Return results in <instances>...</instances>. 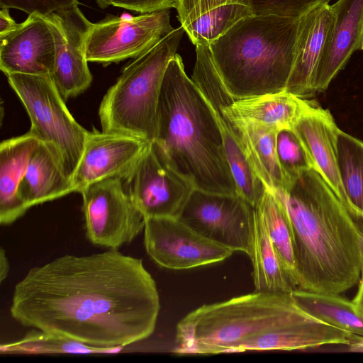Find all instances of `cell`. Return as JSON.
Returning <instances> with one entry per match:
<instances>
[{"instance_id":"1","label":"cell","mask_w":363,"mask_h":363,"mask_svg":"<svg viewBox=\"0 0 363 363\" xmlns=\"http://www.w3.org/2000/svg\"><path fill=\"white\" fill-rule=\"evenodd\" d=\"M160 309L143 260L108 249L31 268L14 287L10 312L26 327L122 349L153 333Z\"/></svg>"},{"instance_id":"2","label":"cell","mask_w":363,"mask_h":363,"mask_svg":"<svg viewBox=\"0 0 363 363\" xmlns=\"http://www.w3.org/2000/svg\"><path fill=\"white\" fill-rule=\"evenodd\" d=\"M292 228L297 289L340 294L359 282L363 265L362 227L315 169L272 191Z\"/></svg>"},{"instance_id":"3","label":"cell","mask_w":363,"mask_h":363,"mask_svg":"<svg viewBox=\"0 0 363 363\" xmlns=\"http://www.w3.org/2000/svg\"><path fill=\"white\" fill-rule=\"evenodd\" d=\"M168 164L195 189L238 195L220 130L200 89L176 54L166 69L153 142Z\"/></svg>"},{"instance_id":"4","label":"cell","mask_w":363,"mask_h":363,"mask_svg":"<svg viewBox=\"0 0 363 363\" xmlns=\"http://www.w3.org/2000/svg\"><path fill=\"white\" fill-rule=\"evenodd\" d=\"M298 21L251 15L209 45L215 67L235 99L286 89Z\"/></svg>"},{"instance_id":"5","label":"cell","mask_w":363,"mask_h":363,"mask_svg":"<svg viewBox=\"0 0 363 363\" xmlns=\"http://www.w3.org/2000/svg\"><path fill=\"white\" fill-rule=\"evenodd\" d=\"M303 311L291 294L258 291L191 311L177 325L178 354L253 351L263 336Z\"/></svg>"},{"instance_id":"6","label":"cell","mask_w":363,"mask_h":363,"mask_svg":"<svg viewBox=\"0 0 363 363\" xmlns=\"http://www.w3.org/2000/svg\"><path fill=\"white\" fill-rule=\"evenodd\" d=\"M184 32L182 26L174 28L123 68L101 101L98 114L102 131L155 141L163 77Z\"/></svg>"},{"instance_id":"7","label":"cell","mask_w":363,"mask_h":363,"mask_svg":"<svg viewBox=\"0 0 363 363\" xmlns=\"http://www.w3.org/2000/svg\"><path fill=\"white\" fill-rule=\"evenodd\" d=\"M6 77L30 117V130L50 150L72 182L89 131L71 115L50 74Z\"/></svg>"},{"instance_id":"8","label":"cell","mask_w":363,"mask_h":363,"mask_svg":"<svg viewBox=\"0 0 363 363\" xmlns=\"http://www.w3.org/2000/svg\"><path fill=\"white\" fill-rule=\"evenodd\" d=\"M80 193L86 235L92 244L117 250L144 230L145 218L134 204L123 179L99 181Z\"/></svg>"},{"instance_id":"9","label":"cell","mask_w":363,"mask_h":363,"mask_svg":"<svg viewBox=\"0 0 363 363\" xmlns=\"http://www.w3.org/2000/svg\"><path fill=\"white\" fill-rule=\"evenodd\" d=\"M255 207L239 195L194 189L178 220L233 252L251 253Z\"/></svg>"},{"instance_id":"10","label":"cell","mask_w":363,"mask_h":363,"mask_svg":"<svg viewBox=\"0 0 363 363\" xmlns=\"http://www.w3.org/2000/svg\"><path fill=\"white\" fill-rule=\"evenodd\" d=\"M174 29L169 9L125 18L108 15L92 23L86 38V59L106 66L137 58Z\"/></svg>"},{"instance_id":"11","label":"cell","mask_w":363,"mask_h":363,"mask_svg":"<svg viewBox=\"0 0 363 363\" xmlns=\"http://www.w3.org/2000/svg\"><path fill=\"white\" fill-rule=\"evenodd\" d=\"M191 79L213 111L238 194L255 207L266 189L246 158L236 125L225 112L223 101L228 89L215 67L208 46H196V62Z\"/></svg>"},{"instance_id":"12","label":"cell","mask_w":363,"mask_h":363,"mask_svg":"<svg viewBox=\"0 0 363 363\" xmlns=\"http://www.w3.org/2000/svg\"><path fill=\"white\" fill-rule=\"evenodd\" d=\"M123 181L145 218H177L195 189L168 164L153 142Z\"/></svg>"},{"instance_id":"13","label":"cell","mask_w":363,"mask_h":363,"mask_svg":"<svg viewBox=\"0 0 363 363\" xmlns=\"http://www.w3.org/2000/svg\"><path fill=\"white\" fill-rule=\"evenodd\" d=\"M144 245L150 257L162 267L182 270L220 262L234 252L174 218H145Z\"/></svg>"},{"instance_id":"14","label":"cell","mask_w":363,"mask_h":363,"mask_svg":"<svg viewBox=\"0 0 363 363\" xmlns=\"http://www.w3.org/2000/svg\"><path fill=\"white\" fill-rule=\"evenodd\" d=\"M61 31L49 16L33 13L0 37V69L6 76L20 73L51 74Z\"/></svg>"},{"instance_id":"15","label":"cell","mask_w":363,"mask_h":363,"mask_svg":"<svg viewBox=\"0 0 363 363\" xmlns=\"http://www.w3.org/2000/svg\"><path fill=\"white\" fill-rule=\"evenodd\" d=\"M150 143L128 135L89 131L82 157L72 179L74 191L109 178L124 180Z\"/></svg>"},{"instance_id":"16","label":"cell","mask_w":363,"mask_h":363,"mask_svg":"<svg viewBox=\"0 0 363 363\" xmlns=\"http://www.w3.org/2000/svg\"><path fill=\"white\" fill-rule=\"evenodd\" d=\"M48 16L57 23L61 31V40L50 77L66 101L84 92L92 82L86 55V38L92 23L77 5Z\"/></svg>"},{"instance_id":"17","label":"cell","mask_w":363,"mask_h":363,"mask_svg":"<svg viewBox=\"0 0 363 363\" xmlns=\"http://www.w3.org/2000/svg\"><path fill=\"white\" fill-rule=\"evenodd\" d=\"M293 130L307 148L315 170L351 211L338 169L337 140L341 130L330 112L310 100Z\"/></svg>"},{"instance_id":"18","label":"cell","mask_w":363,"mask_h":363,"mask_svg":"<svg viewBox=\"0 0 363 363\" xmlns=\"http://www.w3.org/2000/svg\"><path fill=\"white\" fill-rule=\"evenodd\" d=\"M333 24L329 4L317 6L299 18L294 62L286 86L295 96L308 99L315 95L314 79Z\"/></svg>"},{"instance_id":"19","label":"cell","mask_w":363,"mask_h":363,"mask_svg":"<svg viewBox=\"0 0 363 363\" xmlns=\"http://www.w3.org/2000/svg\"><path fill=\"white\" fill-rule=\"evenodd\" d=\"M333 24L319 62L313 83L314 94L326 90L359 48L363 30V0H337L331 5Z\"/></svg>"},{"instance_id":"20","label":"cell","mask_w":363,"mask_h":363,"mask_svg":"<svg viewBox=\"0 0 363 363\" xmlns=\"http://www.w3.org/2000/svg\"><path fill=\"white\" fill-rule=\"evenodd\" d=\"M174 8L196 46L209 47L239 21L253 15L242 0H177Z\"/></svg>"},{"instance_id":"21","label":"cell","mask_w":363,"mask_h":363,"mask_svg":"<svg viewBox=\"0 0 363 363\" xmlns=\"http://www.w3.org/2000/svg\"><path fill=\"white\" fill-rule=\"evenodd\" d=\"M309 101L286 89L240 99H235L228 90L223 108L231 118L279 131L292 130Z\"/></svg>"},{"instance_id":"22","label":"cell","mask_w":363,"mask_h":363,"mask_svg":"<svg viewBox=\"0 0 363 363\" xmlns=\"http://www.w3.org/2000/svg\"><path fill=\"white\" fill-rule=\"evenodd\" d=\"M30 130L3 140L0 144V223L9 225L28 208L18 196V187L26 172L30 156L39 145Z\"/></svg>"},{"instance_id":"23","label":"cell","mask_w":363,"mask_h":363,"mask_svg":"<svg viewBox=\"0 0 363 363\" xmlns=\"http://www.w3.org/2000/svg\"><path fill=\"white\" fill-rule=\"evenodd\" d=\"M229 118L238 129L245 155L252 169L265 189L273 191L289 188L291 181L282 169L277 153V135L279 131Z\"/></svg>"},{"instance_id":"24","label":"cell","mask_w":363,"mask_h":363,"mask_svg":"<svg viewBox=\"0 0 363 363\" xmlns=\"http://www.w3.org/2000/svg\"><path fill=\"white\" fill-rule=\"evenodd\" d=\"M74 192L50 150L40 142L32 153L26 172L18 187V196L29 209Z\"/></svg>"},{"instance_id":"25","label":"cell","mask_w":363,"mask_h":363,"mask_svg":"<svg viewBox=\"0 0 363 363\" xmlns=\"http://www.w3.org/2000/svg\"><path fill=\"white\" fill-rule=\"evenodd\" d=\"M250 258L255 291L291 294V282L272 245L265 223L255 208L253 237Z\"/></svg>"},{"instance_id":"26","label":"cell","mask_w":363,"mask_h":363,"mask_svg":"<svg viewBox=\"0 0 363 363\" xmlns=\"http://www.w3.org/2000/svg\"><path fill=\"white\" fill-rule=\"evenodd\" d=\"M295 302L313 317L328 325L363 337V315L352 301L340 294H325L296 289Z\"/></svg>"},{"instance_id":"27","label":"cell","mask_w":363,"mask_h":363,"mask_svg":"<svg viewBox=\"0 0 363 363\" xmlns=\"http://www.w3.org/2000/svg\"><path fill=\"white\" fill-rule=\"evenodd\" d=\"M255 208L263 218L270 240L284 269L298 289L293 232L284 206L272 191L266 189Z\"/></svg>"},{"instance_id":"28","label":"cell","mask_w":363,"mask_h":363,"mask_svg":"<svg viewBox=\"0 0 363 363\" xmlns=\"http://www.w3.org/2000/svg\"><path fill=\"white\" fill-rule=\"evenodd\" d=\"M337 162L342 184L352 213L363 218V141L342 130L337 140Z\"/></svg>"},{"instance_id":"29","label":"cell","mask_w":363,"mask_h":363,"mask_svg":"<svg viewBox=\"0 0 363 363\" xmlns=\"http://www.w3.org/2000/svg\"><path fill=\"white\" fill-rule=\"evenodd\" d=\"M121 350L94 347L38 329L18 341L1 345V353L18 354H104Z\"/></svg>"},{"instance_id":"30","label":"cell","mask_w":363,"mask_h":363,"mask_svg":"<svg viewBox=\"0 0 363 363\" xmlns=\"http://www.w3.org/2000/svg\"><path fill=\"white\" fill-rule=\"evenodd\" d=\"M277 153L281 168L291 182L301 172L315 169L307 148L293 129L277 133Z\"/></svg>"},{"instance_id":"31","label":"cell","mask_w":363,"mask_h":363,"mask_svg":"<svg viewBox=\"0 0 363 363\" xmlns=\"http://www.w3.org/2000/svg\"><path fill=\"white\" fill-rule=\"evenodd\" d=\"M251 9L253 15H274L299 18L311 9L330 0H242Z\"/></svg>"},{"instance_id":"32","label":"cell","mask_w":363,"mask_h":363,"mask_svg":"<svg viewBox=\"0 0 363 363\" xmlns=\"http://www.w3.org/2000/svg\"><path fill=\"white\" fill-rule=\"evenodd\" d=\"M78 5V0H0V7L16 9L28 15L46 16L53 12Z\"/></svg>"},{"instance_id":"33","label":"cell","mask_w":363,"mask_h":363,"mask_svg":"<svg viewBox=\"0 0 363 363\" xmlns=\"http://www.w3.org/2000/svg\"><path fill=\"white\" fill-rule=\"evenodd\" d=\"M177 0H96L101 9L110 6L120 7L140 13L174 8Z\"/></svg>"},{"instance_id":"34","label":"cell","mask_w":363,"mask_h":363,"mask_svg":"<svg viewBox=\"0 0 363 363\" xmlns=\"http://www.w3.org/2000/svg\"><path fill=\"white\" fill-rule=\"evenodd\" d=\"M17 23L11 16L9 9L1 7L0 9V37H2L11 31L13 30L17 26Z\"/></svg>"},{"instance_id":"35","label":"cell","mask_w":363,"mask_h":363,"mask_svg":"<svg viewBox=\"0 0 363 363\" xmlns=\"http://www.w3.org/2000/svg\"><path fill=\"white\" fill-rule=\"evenodd\" d=\"M352 302L356 310L363 315V265L359 280L358 290Z\"/></svg>"},{"instance_id":"36","label":"cell","mask_w":363,"mask_h":363,"mask_svg":"<svg viewBox=\"0 0 363 363\" xmlns=\"http://www.w3.org/2000/svg\"><path fill=\"white\" fill-rule=\"evenodd\" d=\"M9 272V263L6 255V251L1 247L0 250V281L2 282L8 276Z\"/></svg>"},{"instance_id":"37","label":"cell","mask_w":363,"mask_h":363,"mask_svg":"<svg viewBox=\"0 0 363 363\" xmlns=\"http://www.w3.org/2000/svg\"><path fill=\"white\" fill-rule=\"evenodd\" d=\"M351 351L363 352V337L359 336L357 340L349 345Z\"/></svg>"},{"instance_id":"38","label":"cell","mask_w":363,"mask_h":363,"mask_svg":"<svg viewBox=\"0 0 363 363\" xmlns=\"http://www.w3.org/2000/svg\"><path fill=\"white\" fill-rule=\"evenodd\" d=\"M359 49L363 50V30H362V37H361Z\"/></svg>"},{"instance_id":"39","label":"cell","mask_w":363,"mask_h":363,"mask_svg":"<svg viewBox=\"0 0 363 363\" xmlns=\"http://www.w3.org/2000/svg\"><path fill=\"white\" fill-rule=\"evenodd\" d=\"M363 221V218H362ZM362 252H363V227H362Z\"/></svg>"}]
</instances>
